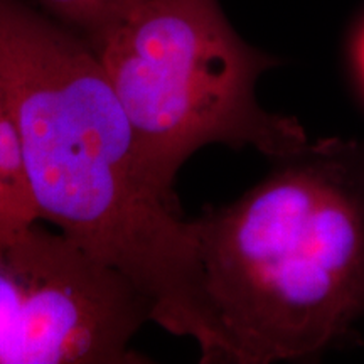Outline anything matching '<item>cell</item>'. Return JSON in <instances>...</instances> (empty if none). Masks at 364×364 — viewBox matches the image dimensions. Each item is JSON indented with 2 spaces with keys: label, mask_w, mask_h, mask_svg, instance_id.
Listing matches in <instances>:
<instances>
[{
  "label": "cell",
  "mask_w": 364,
  "mask_h": 364,
  "mask_svg": "<svg viewBox=\"0 0 364 364\" xmlns=\"http://www.w3.org/2000/svg\"><path fill=\"white\" fill-rule=\"evenodd\" d=\"M0 83L19 129L41 221L129 279L152 322L213 332L191 221L149 176L135 132L88 41L26 0H0Z\"/></svg>",
  "instance_id": "6da1fadb"
},
{
  "label": "cell",
  "mask_w": 364,
  "mask_h": 364,
  "mask_svg": "<svg viewBox=\"0 0 364 364\" xmlns=\"http://www.w3.org/2000/svg\"><path fill=\"white\" fill-rule=\"evenodd\" d=\"M356 59H358L359 75H361V80L364 83V33H361V36H359L358 49H356Z\"/></svg>",
  "instance_id": "52a82bcc"
},
{
  "label": "cell",
  "mask_w": 364,
  "mask_h": 364,
  "mask_svg": "<svg viewBox=\"0 0 364 364\" xmlns=\"http://www.w3.org/2000/svg\"><path fill=\"white\" fill-rule=\"evenodd\" d=\"M134 0H33L36 7L70 27L97 49Z\"/></svg>",
  "instance_id": "8992f818"
},
{
  "label": "cell",
  "mask_w": 364,
  "mask_h": 364,
  "mask_svg": "<svg viewBox=\"0 0 364 364\" xmlns=\"http://www.w3.org/2000/svg\"><path fill=\"white\" fill-rule=\"evenodd\" d=\"M124 277L39 223L0 250V364H110L129 343Z\"/></svg>",
  "instance_id": "277c9868"
},
{
  "label": "cell",
  "mask_w": 364,
  "mask_h": 364,
  "mask_svg": "<svg viewBox=\"0 0 364 364\" xmlns=\"http://www.w3.org/2000/svg\"><path fill=\"white\" fill-rule=\"evenodd\" d=\"M95 51L149 176L171 198L182 166L206 145L282 161L314 142L297 118L258 102V80L280 59L241 38L220 0H134Z\"/></svg>",
  "instance_id": "3957f363"
},
{
  "label": "cell",
  "mask_w": 364,
  "mask_h": 364,
  "mask_svg": "<svg viewBox=\"0 0 364 364\" xmlns=\"http://www.w3.org/2000/svg\"><path fill=\"white\" fill-rule=\"evenodd\" d=\"M213 332L208 364L309 361L359 343L364 144L327 136L191 220Z\"/></svg>",
  "instance_id": "7a4b0ae2"
},
{
  "label": "cell",
  "mask_w": 364,
  "mask_h": 364,
  "mask_svg": "<svg viewBox=\"0 0 364 364\" xmlns=\"http://www.w3.org/2000/svg\"><path fill=\"white\" fill-rule=\"evenodd\" d=\"M39 221L21 134L0 83V250Z\"/></svg>",
  "instance_id": "5b68a950"
}]
</instances>
